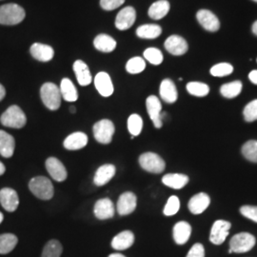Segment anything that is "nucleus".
<instances>
[{
  "instance_id": "obj_17",
  "label": "nucleus",
  "mask_w": 257,
  "mask_h": 257,
  "mask_svg": "<svg viewBox=\"0 0 257 257\" xmlns=\"http://www.w3.org/2000/svg\"><path fill=\"white\" fill-rule=\"evenodd\" d=\"M94 86L104 97H109L113 93V85L110 75L105 72H100L95 75Z\"/></svg>"
},
{
  "instance_id": "obj_37",
  "label": "nucleus",
  "mask_w": 257,
  "mask_h": 257,
  "mask_svg": "<svg viewBox=\"0 0 257 257\" xmlns=\"http://www.w3.org/2000/svg\"><path fill=\"white\" fill-rule=\"evenodd\" d=\"M143 128V120L140 115L134 113L130 115L128 119V130L132 137H138Z\"/></svg>"
},
{
  "instance_id": "obj_11",
  "label": "nucleus",
  "mask_w": 257,
  "mask_h": 257,
  "mask_svg": "<svg viewBox=\"0 0 257 257\" xmlns=\"http://www.w3.org/2000/svg\"><path fill=\"white\" fill-rule=\"evenodd\" d=\"M199 24L209 32H216L220 28V22L217 17L209 10H200L196 14Z\"/></svg>"
},
{
  "instance_id": "obj_44",
  "label": "nucleus",
  "mask_w": 257,
  "mask_h": 257,
  "mask_svg": "<svg viewBox=\"0 0 257 257\" xmlns=\"http://www.w3.org/2000/svg\"><path fill=\"white\" fill-rule=\"evenodd\" d=\"M124 2L125 0H100V6L103 10L112 11L123 5Z\"/></svg>"
},
{
  "instance_id": "obj_38",
  "label": "nucleus",
  "mask_w": 257,
  "mask_h": 257,
  "mask_svg": "<svg viewBox=\"0 0 257 257\" xmlns=\"http://www.w3.org/2000/svg\"><path fill=\"white\" fill-rule=\"evenodd\" d=\"M242 154L248 161L257 163V141L249 140L242 147Z\"/></svg>"
},
{
  "instance_id": "obj_27",
  "label": "nucleus",
  "mask_w": 257,
  "mask_h": 257,
  "mask_svg": "<svg viewBox=\"0 0 257 257\" xmlns=\"http://www.w3.org/2000/svg\"><path fill=\"white\" fill-rule=\"evenodd\" d=\"M93 46L97 51L102 53H110L115 50L116 41L110 36L101 34L94 38Z\"/></svg>"
},
{
  "instance_id": "obj_30",
  "label": "nucleus",
  "mask_w": 257,
  "mask_h": 257,
  "mask_svg": "<svg viewBox=\"0 0 257 257\" xmlns=\"http://www.w3.org/2000/svg\"><path fill=\"white\" fill-rule=\"evenodd\" d=\"M60 92L62 98L68 102H75L78 98V92L74 85L69 78H63L60 84Z\"/></svg>"
},
{
  "instance_id": "obj_2",
  "label": "nucleus",
  "mask_w": 257,
  "mask_h": 257,
  "mask_svg": "<svg viewBox=\"0 0 257 257\" xmlns=\"http://www.w3.org/2000/svg\"><path fill=\"white\" fill-rule=\"evenodd\" d=\"M29 189L37 198L42 200H50L53 198L55 189L50 179L45 176H37L29 183Z\"/></svg>"
},
{
  "instance_id": "obj_41",
  "label": "nucleus",
  "mask_w": 257,
  "mask_h": 257,
  "mask_svg": "<svg viewBox=\"0 0 257 257\" xmlns=\"http://www.w3.org/2000/svg\"><path fill=\"white\" fill-rule=\"evenodd\" d=\"M180 209V201L177 196L173 195L169 198L168 202L164 208V214L167 216H172L176 214Z\"/></svg>"
},
{
  "instance_id": "obj_36",
  "label": "nucleus",
  "mask_w": 257,
  "mask_h": 257,
  "mask_svg": "<svg viewBox=\"0 0 257 257\" xmlns=\"http://www.w3.org/2000/svg\"><path fill=\"white\" fill-rule=\"evenodd\" d=\"M146 68V62L141 57H133L126 64V70L128 74H137L142 73Z\"/></svg>"
},
{
  "instance_id": "obj_43",
  "label": "nucleus",
  "mask_w": 257,
  "mask_h": 257,
  "mask_svg": "<svg viewBox=\"0 0 257 257\" xmlns=\"http://www.w3.org/2000/svg\"><path fill=\"white\" fill-rule=\"evenodd\" d=\"M240 212L245 217H247L248 219L254 221L257 223V207H254V206H243L240 209Z\"/></svg>"
},
{
  "instance_id": "obj_52",
  "label": "nucleus",
  "mask_w": 257,
  "mask_h": 257,
  "mask_svg": "<svg viewBox=\"0 0 257 257\" xmlns=\"http://www.w3.org/2000/svg\"><path fill=\"white\" fill-rule=\"evenodd\" d=\"M75 107H70V111L71 112H73V113H74L75 112Z\"/></svg>"
},
{
  "instance_id": "obj_34",
  "label": "nucleus",
  "mask_w": 257,
  "mask_h": 257,
  "mask_svg": "<svg viewBox=\"0 0 257 257\" xmlns=\"http://www.w3.org/2000/svg\"><path fill=\"white\" fill-rule=\"evenodd\" d=\"M62 245L57 240H51L43 248L41 257H60L62 253Z\"/></svg>"
},
{
  "instance_id": "obj_46",
  "label": "nucleus",
  "mask_w": 257,
  "mask_h": 257,
  "mask_svg": "<svg viewBox=\"0 0 257 257\" xmlns=\"http://www.w3.org/2000/svg\"><path fill=\"white\" fill-rule=\"evenodd\" d=\"M248 79L251 81V83H253L254 85H257V70L251 71L248 74Z\"/></svg>"
},
{
  "instance_id": "obj_15",
  "label": "nucleus",
  "mask_w": 257,
  "mask_h": 257,
  "mask_svg": "<svg viewBox=\"0 0 257 257\" xmlns=\"http://www.w3.org/2000/svg\"><path fill=\"white\" fill-rule=\"evenodd\" d=\"M165 49L172 55H182L187 53L189 46L183 37L171 36L166 39Z\"/></svg>"
},
{
  "instance_id": "obj_24",
  "label": "nucleus",
  "mask_w": 257,
  "mask_h": 257,
  "mask_svg": "<svg viewBox=\"0 0 257 257\" xmlns=\"http://www.w3.org/2000/svg\"><path fill=\"white\" fill-rule=\"evenodd\" d=\"M192 233V227L188 222L180 221L174 227V239L178 245H184L188 242Z\"/></svg>"
},
{
  "instance_id": "obj_32",
  "label": "nucleus",
  "mask_w": 257,
  "mask_h": 257,
  "mask_svg": "<svg viewBox=\"0 0 257 257\" xmlns=\"http://www.w3.org/2000/svg\"><path fill=\"white\" fill-rule=\"evenodd\" d=\"M19 242L18 237L13 233H4L0 235V254H7L16 248Z\"/></svg>"
},
{
  "instance_id": "obj_51",
  "label": "nucleus",
  "mask_w": 257,
  "mask_h": 257,
  "mask_svg": "<svg viewBox=\"0 0 257 257\" xmlns=\"http://www.w3.org/2000/svg\"><path fill=\"white\" fill-rule=\"evenodd\" d=\"M4 219V216H3V214H2V212L0 211V224L2 223V221Z\"/></svg>"
},
{
  "instance_id": "obj_1",
  "label": "nucleus",
  "mask_w": 257,
  "mask_h": 257,
  "mask_svg": "<svg viewBox=\"0 0 257 257\" xmlns=\"http://www.w3.org/2000/svg\"><path fill=\"white\" fill-rule=\"evenodd\" d=\"M25 10L18 4L10 3L0 6V24L13 26L18 25L25 19Z\"/></svg>"
},
{
  "instance_id": "obj_13",
  "label": "nucleus",
  "mask_w": 257,
  "mask_h": 257,
  "mask_svg": "<svg viewBox=\"0 0 257 257\" xmlns=\"http://www.w3.org/2000/svg\"><path fill=\"white\" fill-rule=\"evenodd\" d=\"M137 204L138 199L135 193L131 192L122 193L117 202V211L120 215H128L135 211Z\"/></svg>"
},
{
  "instance_id": "obj_35",
  "label": "nucleus",
  "mask_w": 257,
  "mask_h": 257,
  "mask_svg": "<svg viewBox=\"0 0 257 257\" xmlns=\"http://www.w3.org/2000/svg\"><path fill=\"white\" fill-rule=\"evenodd\" d=\"M187 91L194 96L203 97L210 92V87L202 82H190L187 84Z\"/></svg>"
},
{
  "instance_id": "obj_49",
  "label": "nucleus",
  "mask_w": 257,
  "mask_h": 257,
  "mask_svg": "<svg viewBox=\"0 0 257 257\" xmlns=\"http://www.w3.org/2000/svg\"><path fill=\"white\" fill-rule=\"evenodd\" d=\"M251 29H252V33H253L255 36H257V20L253 23Z\"/></svg>"
},
{
  "instance_id": "obj_50",
  "label": "nucleus",
  "mask_w": 257,
  "mask_h": 257,
  "mask_svg": "<svg viewBox=\"0 0 257 257\" xmlns=\"http://www.w3.org/2000/svg\"><path fill=\"white\" fill-rule=\"evenodd\" d=\"M109 257H125L123 254H121V253H112V254H110Z\"/></svg>"
},
{
  "instance_id": "obj_40",
  "label": "nucleus",
  "mask_w": 257,
  "mask_h": 257,
  "mask_svg": "<svg viewBox=\"0 0 257 257\" xmlns=\"http://www.w3.org/2000/svg\"><path fill=\"white\" fill-rule=\"evenodd\" d=\"M211 74L215 77H223L233 72V67L230 63H219L214 65L211 69Z\"/></svg>"
},
{
  "instance_id": "obj_28",
  "label": "nucleus",
  "mask_w": 257,
  "mask_h": 257,
  "mask_svg": "<svg viewBox=\"0 0 257 257\" xmlns=\"http://www.w3.org/2000/svg\"><path fill=\"white\" fill-rule=\"evenodd\" d=\"M170 3L167 0H159L155 2L149 9L148 15L151 19L159 20L165 18L170 11Z\"/></svg>"
},
{
  "instance_id": "obj_14",
  "label": "nucleus",
  "mask_w": 257,
  "mask_h": 257,
  "mask_svg": "<svg viewBox=\"0 0 257 257\" xmlns=\"http://www.w3.org/2000/svg\"><path fill=\"white\" fill-rule=\"evenodd\" d=\"M0 203L6 211L13 212L19 207V195L15 190L11 188H4L0 191Z\"/></svg>"
},
{
  "instance_id": "obj_45",
  "label": "nucleus",
  "mask_w": 257,
  "mask_h": 257,
  "mask_svg": "<svg viewBox=\"0 0 257 257\" xmlns=\"http://www.w3.org/2000/svg\"><path fill=\"white\" fill-rule=\"evenodd\" d=\"M186 257H205V248L202 244L196 243L189 250Z\"/></svg>"
},
{
  "instance_id": "obj_48",
  "label": "nucleus",
  "mask_w": 257,
  "mask_h": 257,
  "mask_svg": "<svg viewBox=\"0 0 257 257\" xmlns=\"http://www.w3.org/2000/svg\"><path fill=\"white\" fill-rule=\"evenodd\" d=\"M5 171H6V168H5V166H4V164H3V163L0 161V175H4Z\"/></svg>"
},
{
  "instance_id": "obj_29",
  "label": "nucleus",
  "mask_w": 257,
  "mask_h": 257,
  "mask_svg": "<svg viewBox=\"0 0 257 257\" xmlns=\"http://www.w3.org/2000/svg\"><path fill=\"white\" fill-rule=\"evenodd\" d=\"M162 182L167 187L175 190H180L188 184L189 177L181 174H168L163 176Z\"/></svg>"
},
{
  "instance_id": "obj_10",
  "label": "nucleus",
  "mask_w": 257,
  "mask_h": 257,
  "mask_svg": "<svg viewBox=\"0 0 257 257\" xmlns=\"http://www.w3.org/2000/svg\"><path fill=\"white\" fill-rule=\"evenodd\" d=\"M137 19V12L133 7L128 6L121 10L115 19V27L120 31H126L132 27Z\"/></svg>"
},
{
  "instance_id": "obj_42",
  "label": "nucleus",
  "mask_w": 257,
  "mask_h": 257,
  "mask_svg": "<svg viewBox=\"0 0 257 257\" xmlns=\"http://www.w3.org/2000/svg\"><path fill=\"white\" fill-rule=\"evenodd\" d=\"M243 115L247 122H253L257 120V99L248 103L243 110Z\"/></svg>"
},
{
  "instance_id": "obj_39",
  "label": "nucleus",
  "mask_w": 257,
  "mask_h": 257,
  "mask_svg": "<svg viewBox=\"0 0 257 257\" xmlns=\"http://www.w3.org/2000/svg\"><path fill=\"white\" fill-rule=\"evenodd\" d=\"M144 57L151 64L160 65L163 62V55L156 48H149L144 52Z\"/></svg>"
},
{
  "instance_id": "obj_6",
  "label": "nucleus",
  "mask_w": 257,
  "mask_h": 257,
  "mask_svg": "<svg viewBox=\"0 0 257 257\" xmlns=\"http://www.w3.org/2000/svg\"><path fill=\"white\" fill-rule=\"evenodd\" d=\"M139 164L149 173L161 174L165 170V161L155 153H145L139 157Z\"/></svg>"
},
{
  "instance_id": "obj_26",
  "label": "nucleus",
  "mask_w": 257,
  "mask_h": 257,
  "mask_svg": "<svg viewBox=\"0 0 257 257\" xmlns=\"http://www.w3.org/2000/svg\"><path fill=\"white\" fill-rule=\"evenodd\" d=\"M16 148V141L8 133L0 130V155L3 157L10 158L14 155Z\"/></svg>"
},
{
  "instance_id": "obj_12",
  "label": "nucleus",
  "mask_w": 257,
  "mask_h": 257,
  "mask_svg": "<svg viewBox=\"0 0 257 257\" xmlns=\"http://www.w3.org/2000/svg\"><path fill=\"white\" fill-rule=\"evenodd\" d=\"M46 169L52 178L57 182H63L67 179V171L60 160L50 157L46 160Z\"/></svg>"
},
{
  "instance_id": "obj_31",
  "label": "nucleus",
  "mask_w": 257,
  "mask_h": 257,
  "mask_svg": "<svg viewBox=\"0 0 257 257\" xmlns=\"http://www.w3.org/2000/svg\"><path fill=\"white\" fill-rule=\"evenodd\" d=\"M162 33V29L156 24H145L137 30V36L145 39H155L159 37Z\"/></svg>"
},
{
  "instance_id": "obj_20",
  "label": "nucleus",
  "mask_w": 257,
  "mask_h": 257,
  "mask_svg": "<svg viewBox=\"0 0 257 257\" xmlns=\"http://www.w3.org/2000/svg\"><path fill=\"white\" fill-rule=\"evenodd\" d=\"M159 93H160L161 98L166 103H169V104L175 103L177 100V97H178V92H177L176 86H175V83L169 78L164 79L161 82Z\"/></svg>"
},
{
  "instance_id": "obj_47",
  "label": "nucleus",
  "mask_w": 257,
  "mask_h": 257,
  "mask_svg": "<svg viewBox=\"0 0 257 257\" xmlns=\"http://www.w3.org/2000/svg\"><path fill=\"white\" fill-rule=\"evenodd\" d=\"M5 95H6V90H5V88L0 84V101L5 97Z\"/></svg>"
},
{
  "instance_id": "obj_5",
  "label": "nucleus",
  "mask_w": 257,
  "mask_h": 257,
  "mask_svg": "<svg viewBox=\"0 0 257 257\" xmlns=\"http://www.w3.org/2000/svg\"><path fill=\"white\" fill-rule=\"evenodd\" d=\"M93 136L97 142L101 144H110L114 134V125L108 119H102L93 125Z\"/></svg>"
},
{
  "instance_id": "obj_3",
  "label": "nucleus",
  "mask_w": 257,
  "mask_h": 257,
  "mask_svg": "<svg viewBox=\"0 0 257 257\" xmlns=\"http://www.w3.org/2000/svg\"><path fill=\"white\" fill-rule=\"evenodd\" d=\"M42 102L49 110H56L61 105V92L59 88L54 83L47 82L42 85L40 90Z\"/></svg>"
},
{
  "instance_id": "obj_18",
  "label": "nucleus",
  "mask_w": 257,
  "mask_h": 257,
  "mask_svg": "<svg viewBox=\"0 0 257 257\" xmlns=\"http://www.w3.org/2000/svg\"><path fill=\"white\" fill-rule=\"evenodd\" d=\"M30 53L34 58L41 62H48L52 60L55 55V51L52 47L42 43L33 44L30 49Z\"/></svg>"
},
{
  "instance_id": "obj_4",
  "label": "nucleus",
  "mask_w": 257,
  "mask_h": 257,
  "mask_svg": "<svg viewBox=\"0 0 257 257\" xmlns=\"http://www.w3.org/2000/svg\"><path fill=\"white\" fill-rule=\"evenodd\" d=\"M0 122L3 126L8 128H21L26 125L27 118L24 111L19 106L13 105L3 112Z\"/></svg>"
},
{
  "instance_id": "obj_33",
  "label": "nucleus",
  "mask_w": 257,
  "mask_h": 257,
  "mask_svg": "<svg viewBox=\"0 0 257 257\" xmlns=\"http://www.w3.org/2000/svg\"><path fill=\"white\" fill-rule=\"evenodd\" d=\"M243 85L241 81H233L222 85L220 88L221 94L226 98H234L242 91Z\"/></svg>"
},
{
  "instance_id": "obj_53",
  "label": "nucleus",
  "mask_w": 257,
  "mask_h": 257,
  "mask_svg": "<svg viewBox=\"0 0 257 257\" xmlns=\"http://www.w3.org/2000/svg\"><path fill=\"white\" fill-rule=\"evenodd\" d=\"M252 1H254V2H257V0H252Z\"/></svg>"
},
{
  "instance_id": "obj_19",
  "label": "nucleus",
  "mask_w": 257,
  "mask_h": 257,
  "mask_svg": "<svg viewBox=\"0 0 257 257\" xmlns=\"http://www.w3.org/2000/svg\"><path fill=\"white\" fill-rule=\"evenodd\" d=\"M211 203L210 196L205 193L195 194L189 201V210L193 214H200L206 211Z\"/></svg>"
},
{
  "instance_id": "obj_21",
  "label": "nucleus",
  "mask_w": 257,
  "mask_h": 257,
  "mask_svg": "<svg viewBox=\"0 0 257 257\" xmlns=\"http://www.w3.org/2000/svg\"><path fill=\"white\" fill-rule=\"evenodd\" d=\"M74 72L80 86H88L92 83V77L88 65L82 60H76L74 63Z\"/></svg>"
},
{
  "instance_id": "obj_16",
  "label": "nucleus",
  "mask_w": 257,
  "mask_h": 257,
  "mask_svg": "<svg viewBox=\"0 0 257 257\" xmlns=\"http://www.w3.org/2000/svg\"><path fill=\"white\" fill-rule=\"evenodd\" d=\"M93 212L96 218L106 220L112 218L114 215V206L109 198L99 199L94 205Z\"/></svg>"
},
{
  "instance_id": "obj_9",
  "label": "nucleus",
  "mask_w": 257,
  "mask_h": 257,
  "mask_svg": "<svg viewBox=\"0 0 257 257\" xmlns=\"http://www.w3.org/2000/svg\"><path fill=\"white\" fill-rule=\"evenodd\" d=\"M147 111L150 118L154 122V125L156 128H160L162 127V118H161V110L162 105L160 100L156 97V95L149 96L146 100Z\"/></svg>"
},
{
  "instance_id": "obj_23",
  "label": "nucleus",
  "mask_w": 257,
  "mask_h": 257,
  "mask_svg": "<svg viewBox=\"0 0 257 257\" xmlns=\"http://www.w3.org/2000/svg\"><path fill=\"white\" fill-rule=\"evenodd\" d=\"M135 235L131 230H124L114 236L111 241V247L116 250H124L133 246Z\"/></svg>"
},
{
  "instance_id": "obj_7",
  "label": "nucleus",
  "mask_w": 257,
  "mask_h": 257,
  "mask_svg": "<svg viewBox=\"0 0 257 257\" xmlns=\"http://www.w3.org/2000/svg\"><path fill=\"white\" fill-rule=\"evenodd\" d=\"M255 237L248 232L235 234L230 241V249L232 252L243 253L250 250L255 245Z\"/></svg>"
},
{
  "instance_id": "obj_25",
  "label": "nucleus",
  "mask_w": 257,
  "mask_h": 257,
  "mask_svg": "<svg viewBox=\"0 0 257 257\" xmlns=\"http://www.w3.org/2000/svg\"><path fill=\"white\" fill-rule=\"evenodd\" d=\"M115 175V167L111 164H105L98 168L96 171L93 182L96 186H104L112 179Z\"/></svg>"
},
{
  "instance_id": "obj_22",
  "label": "nucleus",
  "mask_w": 257,
  "mask_h": 257,
  "mask_svg": "<svg viewBox=\"0 0 257 257\" xmlns=\"http://www.w3.org/2000/svg\"><path fill=\"white\" fill-rule=\"evenodd\" d=\"M88 137L81 132H76L70 135L64 140V147L70 151H76L85 147L88 144Z\"/></svg>"
},
{
  "instance_id": "obj_8",
  "label": "nucleus",
  "mask_w": 257,
  "mask_h": 257,
  "mask_svg": "<svg viewBox=\"0 0 257 257\" xmlns=\"http://www.w3.org/2000/svg\"><path fill=\"white\" fill-rule=\"evenodd\" d=\"M230 222L225 220L215 221L211 227L210 241L214 245H221L229 235Z\"/></svg>"
}]
</instances>
